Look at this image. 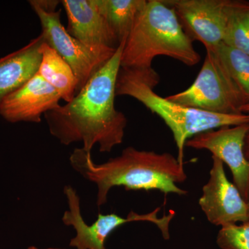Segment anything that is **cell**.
<instances>
[{"instance_id": "obj_1", "label": "cell", "mask_w": 249, "mask_h": 249, "mask_svg": "<svg viewBox=\"0 0 249 249\" xmlns=\"http://www.w3.org/2000/svg\"><path fill=\"white\" fill-rule=\"evenodd\" d=\"M125 42H121L70 102L44 114L49 132L60 143H81L80 148L89 153L98 145L100 152L108 153L124 142L127 119L116 109L114 101Z\"/></svg>"}, {"instance_id": "obj_2", "label": "cell", "mask_w": 249, "mask_h": 249, "mask_svg": "<svg viewBox=\"0 0 249 249\" xmlns=\"http://www.w3.org/2000/svg\"><path fill=\"white\" fill-rule=\"evenodd\" d=\"M70 161L75 171L96 185L98 207L107 203L108 194L114 187H124L127 191L158 190L165 195L188 194L178 186L187 178L183 163L168 152L158 153L129 146L121 155L96 163L91 153L76 148Z\"/></svg>"}, {"instance_id": "obj_3", "label": "cell", "mask_w": 249, "mask_h": 249, "mask_svg": "<svg viewBox=\"0 0 249 249\" xmlns=\"http://www.w3.org/2000/svg\"><path fill=\"white\" fill-rule=\"evenodd\" d=\"M160 77L153 68H121L116 83V96H127L160 116L173 132L178 160L183 163L187 141L197 134L240 124H249V114H220L183 106L155 91Z\"/></svg>"}, {"instance_id": "obj_4", "label": "cell", "mask_w": 249, "mask_h": 249, "mask_svg": "<svg viewBox=\"0 0 249 249\" xmlns=\"http://www.w3.org/2000/svg\"><path fill=\"white\" fill-rule=\"evenodd\" d=\"M193 42L173 8L163 0H147L126 40L121 67L152 68L154 59L160 55L195 66L201 56Z\"/></svg>"}, {"instance_id": "obj_5", "label": "cell", "mask_w": 249, "mask_h": 249, "mask_svg": "<svg viewBox=\"0 0 249 249\" xmlns=\"http://www.w3.org/2000/svg\"><path fill=\"white\" fill-rule=\"evenodd\" d=\"M166 98L186 107L214 114H241L244 106L214 52H206L200 71L188 89Z\"/></svg>"}, {"instance_id": "obj_6", "label": "cell", "mask_w": 249, "mask_h": 249, "mask_svg": "<svg viewBox=\"0 0 249 249\" xmlns=\"http://www.w3.org/2000/svg\"><path fill=\"white\" fill-rule=\"evenodd\" d=\"M29 3L40 19L44 40L73 70L77 80L76 94L93 73L113 56L117 48H90L67 32L60 20L61 10L47 11L36 4L35 0Z\"/></svg>"}, {"instance_id": "obj_7", "label": "cell", "mask_w": 249, "mask_h": 249, "mask_svg": "<svg viewBox=\"0 0 249 249\" xmlns=\"http://www.w3.org/2000/svg\"><path fill=\"white\" fill-rule=\"evenodd\" d=\"M64 194L66 196L68 210L64 213L62 221L67 227H72L76 235L70 240V246L75 249H107L106 242L113 231L124 224L134 222H148L160 225L161 218L158 217L160 210L155 209L146 214H138L131 211L127 217L115 213H99L91 224L85 222L80 210V199L76 190L65 186Z\"/></svg>"}, {"instance_id": "obj_8", "label": "cell", "mask_w": 249, "mask_h": 249, "mask_svg": "<svg viewBox=\"0 0 249 249\" xmlns=\"http://www.w3.org/2000/svg\"><path fill=\"white\" fill-rule=\"evenodd\" d=\"M176 13L192 40L213 52L224 41L231 0H163Z\"/></svg>"}, {"instance_id": "obj_9", "label": "cell", "mask_w": 249, "mask_h": 249, "mask_svg": "<svg viewBox=\"0 0 249 249\" xmlns=\"http://www.w3.org/2000/svg\"><path fill=\"white\" fill-rule=\"evenodd\" d=\"M249 124L223 127L197 134L187 141L186 146L207 150L226 163L233 183L247 203L249 201V161L245 154V137Z\"/></svg>"}, {"instance_id": "obj_10", "label": "cell", "mask_w": 249, "mask_h": 249, "mask_svg": "<svg viewBox=\"0 0 249 249\" xmlns=\"http://www.w3.org/2000/svg\"><path fill=\"white\" fill-rule=\"evenodd\" d=\"M212 160L209 179L203 186L199 200L201 209L208 221L217 227L247 222L248 203L228 179L222 160L213 156Z\"/></svg>"}, {"instance_id": "obj_11", "label": "cell", "mask_w": 249, "mask_h": 249, "mask_svg": "<svg viewBox=\"0 0 249 249\" xmlns=\"http://www.w3.org/2000/svg\"><path fill=\"white\" fill-rule=\"evenodd\" d=\"M61 96L58 91L36 73L0 104V115L9 122H41L47 111L58 107Z\"/></svg>"}, {"instance_id": "obj_12", "label": "cell", "mask_w": 249, "mask_h": 249, "mask_svg": "<svg viewBox=\"0 0 249 249\" xmlns=\"http://www.w3.org/2000/svg\"><path fill=\"white\" fill-rule=\"evenodd\" d=\"M68 18L67 32L92 49L117 48L119 44L96 0H63Z\"/></svg>"}, {"instance_id": "obj_13", "label": "cell", "mask_w": 249, "mask_h": 249, "mask_svg": "<svg viewBox=\"0 0 249 249\" xmlns=\"http://www.w3.org/2000/svg\"><path fill=\"white\" fill-rule=\"evenodd\" d=\"M44 42L40 34L25 47L0 59V104L38 72Z\"/></svg>"}, {"instance_id": "obj_14", "label": "cell", "mask_w": 249, "mask_h": 249, "mask_svg": "<svg viewBox=\"0 0 249 249\" xmlns=\"http://www.w3.org/2000/svg\"><path fill=\"white\" fill-rule=\"evenodd\" d=\"M42 61L39 75L58 91L62 100L70 102L76 93L77 80L68 63L45 42L40 47Z\"/></svg>"}, {"instance_id": "obj_15", "label": "cell", "mask_w": 249, "mask_h": 249, "mask_svg": "<svg viewBox=\"0 0 249 249\" xmlns=\"http://www.w3.org/2000/svg\"><path fill=\"white\" fill-rule=\"evenodd\" d=\"M118 44L127 40L139 13L147 0H96Z\"/></svg>"}, {"instance_id": "obj_16", "label": "cell", "mask_w": 249, "mask_h": 249, "mask_svg": "<svg viewBox=\"0 0 249 249\" xmlns=\"http://www.w3.org/2000/svg\"><path fill=\"white\" fill-rule=\"evenodd\" d=\"M213 52L238 91L243 106L249 104V55L224 42Z\"/></svg>"}, {"instance_id": "obj_17", "label": "cell", "mask_w": 249, "mask_h": 249, "mask_svg": "<svg viewBox=\"0 0 249 249\" xmlns=\"http://www.w3.org/2000/svg\"><path fill=\"white\" fill-rule=\"evenodd\" d=\"M224 43L249 55V2L231 0Z\"/></svg>"}, {"instance_id": "obj_18", "label": "cell", "mask_w": 249, "mask_h": 249, "mask_svg": "<svg viewBox=\"0 0 249 249\" xmlns=\"http://www.w3.org/2000/svg\"><path fill=\"white\" fill-rule=\"evenodd\" d=\"M216 242L222 249H249V220L221 227Z\"/></svg>"}, {"instance_id": "obj_19", "label": "cell", "mask_w": 249, "mask_h": 249, "mask_svg": "<svg viewBox=\"0 0 249 249\" xmlns=\"http://www.w3.org/2000/svg\"><path fill=\"white\" fill-rule=\"evenodd\" d=\"M244 150H245L246 158H247V160L249 161V129L248 132H247V135H246Z\"/></svg>"}, {"instance_id": "obj_20", "label": "cell", "mask_w": 249, "mask_h": 249, "mask_svg": "<svg viewBox=\"0 0 249 249\" xmlns=\"http://www.w3.org/2000/svg\"><path fill=\"white\" fill-rule=\"evenodd\" d=\"M241 111L242 113H245V114H249V104L246 105V106H243L241 109Z\"/></svg>"}, {"instance_id": "obj_21", "label": "cell", "mask_w": 249, "mask_h": 249, "mask_svg": "<svg viewBox=\"0 0 249 249\" xmlns=\"http://www.w3.org/2000/svg\"><path fill=\"white\" fill-rule=\"evenodd\" d=\"M62 249V248H45V249H40L38 248V247H34V246H31V247H28L27 249Z\"/></svg>"}, {"instance_id": "obj_22", "label": "cell", "mask_w": 249, "mask_h": 249, "mask_svg": "<svg viewBox=\"0 0 249 249\" xmlns=\"http://www.w3.org/2000/svg\"><path fill=\"white\" fill-rule=\"evenodd\" d=\"M248 208H249V201L248 202Z\"/></svg>"}]
</instances>
